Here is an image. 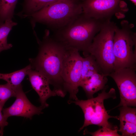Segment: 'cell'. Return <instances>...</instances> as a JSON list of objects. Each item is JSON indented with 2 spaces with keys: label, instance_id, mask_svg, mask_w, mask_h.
Masks as SVG:
<instances>
[{
  "label": "cell",
  "instance_id": "1",
  "mask_svg": "<svg viewBox=\"0 0 136 136\" xmlns=\"http://www.w3.org/2000/svg\"><path fill=\"white\" fill-rule=\"evenodd\" d=\"M39 45V51L35 58L29 60L32 69L41 73L54 87L57 95L64 97L66 95L61 74L63 62L66 49L49 35L46 30L40 41L34 33Z\"/></svg>",
  "mask_w": 136,
  "mask_h": 136
},
{
  "label": "cell",
  "instance_id": "2",
  "mask_svg": "<svg viewBox=\"0 0 136 136\" xmlns=\"http://www.w3.org/2000/svg\"><path fill=\"white\" fill-rule=\"evenodd\" d=\"M106 20L88 17L83 13L70 24L56 30L52 37L66 49L82 51L84 56L95 36Z\"/></svg>",
  "mask_w": 136,
  "mask_h": 136
},
{
  "label": "cell",
  "instance_id": "3",
  "mask_svg": "<svg viewBox=\"0 0 136 136\" xmlns=\"http://www.w3.org/2000/svg\"><path fill=\"white\" fill-rule=\"evenodd\" d=\"M82 13L80 0H57L27 18L33 29L38 23L56 30L70 24Z\"/></svg>",
  "mask_w": 136,
  "mask_h": 136
},
{
  "label": "cell",
  "instance_id": "4",
  "mask_svg": "<svg viewBox=\"0 0 136 136\" xmlns=\"http://www.w3.org/2000/svg\"><path fill=\"white\" fill-rule=\"evenodd\" d=\"M116 25L110 20L105 21L88 50L89 54L95 58L99 67L100 73L107 76L114 71L113 43Z\"/></svg>",
  "mask_w": 136,
  "mask_h": 136
},
{
  "label": "cell",
  "instance_id": "5",
  "mask_svg": "<svg viewBox=\"0 0 136 136\" xmlns=\"http://www.w3.org/2000/svg\"><path fill=\"white\" fill-rule=\"evenodd\" d=\"M133 25L125 20L120 27L116 25L114 37V71L126 68L136 69V33Z\"/></svg>",
  "mask_w": 136,
  "mask_h": 136
},
{
  "label": "cell",
  "instance_id": "6",
  "mask_svg": "<svg viewBox=\"0 0 136 136\" xmlns=\"http://www.w3.org/2000/svg\"><path fill=\"white\" fill-rule=\"evenodd\" d=\"M108 87L106 86L98 93L97 96L88 99L86 100L68 101V103H74L80 107L84 114V122L83 126L79 129V132L84 127L90 125H94L101 126L114 129L117 126L113 125L108 121L109 119L113 118L118 120V116L109 115L107 112L104 105V100L112 98H116L115 89L112 88L107 92L106 90Z\"/></svg>",
  "mask_w": 136,
  "mask_h": 136
},
{
  "label": "cell",
  "instance_id": "7",
  "mask_svg": "<svg viewBox=\"0 0 136 136\" xmlns=\"http://www.w3.org/2000/svg\"><path fill=\"white\" fill-rule=\"evenodd\" d=\"M82 63L83 57L78 50L66 49L63 62L61 76L64 91L69 94V101L78 99L77 95L81 79Z\"/></svg>",
  "mask_w": 136,
  "mask_h": 136
},
{
  "label": "cell",
  "instance_id": "8",
  "mask_svg": "<svg viewBox=\"0 0 136 136\" xmlns=\"http://www.w3.org/2000/svg\"><path fill=\"white\" fill-rule=\"evenodd\" d=\"M85 15L103 20H110L114 15L123 18L128 9L122 0H80Z\"/></svg>",
  "mask_w": 136,
  "mask_h": 136
},
{
  "label": "cell",
  "instance_id": "9",
  "mask_svg": "<svg viewBox=\"0 0 136 136\" xmlns=\"http://www.w3.org/2000/svg\"><path fill=\"white\" fill-rule=\"evenodd\" d=\"M136 69H122L115 71L109 75L116 83L120 96L119 104L113 109L122 106H136Z\"/></svg>",
  "mask_w": 136,
  "mask_h": 136
},
{
  "label": "cell",
  "instance_id": "10",
  "mask_svg": "<svg viewBox=\"0 0 136 136\" xmlns=\"http://www.w3.org/2000/svg\"><path fill=\"white\" fill-rule=\"evenodd\" d=\"M15 97V101L10 106L2 110L3 115L6 119L14 116L31 119L34 115L43 113L42 107H36L29 100L23 91L22 85L17 88Z\"/></svg>",
  "mask_w": 136,
  "mask_h": 136
},
{
  "label": "cell",
  "instance_id": "11",
  "mask_svg": "<svg viewBox=\"0 0 136 136\" xmlns=\"http://www.w3.org/2000/svg\"><path fill=\"white\" fill-rule=\"evenodd\" d=\"M27 75L32 87L39 96L41 106L43 109L48 107L47 100L51 96L57 95L55 91L51 89L48 80L41 73L31 68Z\"/></svg>",
  "mask_w": 136,
  "mask_h": 136
},
{
  "label": "cell",
  "instance_id": "12",
  "mask_svg": "<svg viewBox=\"0 0 136 136\" xmlns=\"http://www.w3.org/2000/svg\"><path fill=\"white\" fill-rule=\"evenodd\" d=\"M119 110L120 114L118 116L120 121V128L118 131L122 136L136 135V109L127 106H122Z\"/></svg>",
  "mask_w": 136,
  "mask_h": 136
},
{
  "label": "cell",
  "instance_id": "13",
  "mask_svg": "<svg viewBox=\"0 0 136 136\" xmlns=\"http://www.w3.org/2000/svg\"><path fill=\"white\" fill-rule=\"evenodd\" d=\"M107 77L99 73L95 74L89 78L81 81L79 86L82 88L88 99L92 98L95 93L104 88L108 81Z\"/></svg>",
  "mask_w": 136,
  "mask_h": 136
},
{
  "label": "cell",
  "instance_id": "14",
  "mask_svg": "<svg viewBox=\"0 0 136 136\" xmlns=\"http://www.w3.org/2000/svg\"><path fill=\"white\" fill-rule=\"evenodd\" d=\"M57 0H23L22 10L16 14L22 18H27L47 5Z\"/></svg>",
  "mask_w": 136,
  "mask_h": 136
},
{
  "label": "cell",
  "instance_id": "15",
  "mask_svg": "<svg viewBox=\"0 0 136 136\" xmlns=\"http://www.w3.org/2000/svg\"><path fill=\"white\" fill-rule=\"evenodd\" d=\"M31 69L30 64L21 69L10 73H0V80L6 81L12 87L17 89L21 85L22 82Z\"/></svg>",
  "mask_w": 136,
  "mask_h": 136
},
{
  "label": "cell",
  "instance_id": "16",
  "mask_svg": "<svg viewBox=\"0 0 136 136\" xmlns=\"http://www.w3.org/2000/svg\"><path fill=\"white\" fill-rule=\"evenodd\" d=\"M97 73L100 74V70L94 56L90 54L83 57L81 81L89 78Z\"/></svg>",
  "mask_w": 136,
  "mask_h": 136
},
{
  "label": "cell",
  "instance_id": "17",
  "mask_svg": "<svg viewBox=\"0 0 136 136\" xmlns=\"http://www.w3.org/2000/svg\"><path fill=\"white\" fill-rule=\"evenodd\" d=\"M17 24V23L13 21L12 19H9L0 26V53L12 47V44L8 43L7 38L13 27Z\"/></svg>",
  "mask_w": 136,
  "mask_h": 136
},
{
  "label": "cell",
  "instance_id": "18",
  "mask_svg": "<svg viewBox=\"0 0 136 136\" xmlns=\"http://www.w3.org/2000/svg\"><path fill=\"white\" fill-rule=\"evenodd\" d=\"M18 0H0V26L7 19L14 17Z\"/></svg>",
  "mask_w": 136,
  "mask_h": 136
},
{
  "label": "cell",
  "instance_id": "19",
  "mask_svg": "<svg viewBox=\"0 0 136 136\" xmlns=\"http://www.w3.org/2000/svg\"><path fill=\"white\" fill-rule=\"evenodd\" d=\"M17 89L13 88L7 83L0 84V105L3 109L5 103L9 99L15 97Z\"/></svg>",
  "mask_w": 136,
  "mask_h": 136
},
{
  "label": "cell",
  "instance_id": "20",
  "mask_svg": "<svg viewBox=\"0 0 136 136\" xmlns=\"http://www.w3.org/2000/svg\"><path fill=\"white\" fill-rule=\"evenodd\" d=\"M118 128L117 126L114 129L107 127H102L97 130L93 132H89L87 129L84 131L83 134H89L93 136H121L118 133Z\"/></svg>",
  "mask_w": 136,
  "mask_h": 136
},
{
  "label": "cell",
  "instance_id": "21",
  "mask_svg": "<svg viewBox=\"0 0 136 136\" xmlns=\"http://www.w3.org/2000/svg\"><path fill=\"white\" fill-rule=\"evenodd\" d=\"M3 109L0 105V136L3 135L4 128L8 124L7 119L4 117L2 112Z\"/></svg>",
  "mask_w": 136,
  "mask_h": 136
},
{
  "label": "cell",
  "instance_id": "22",
  "mask_svg": "<svg viewBox=\"0 0 136 136\" xmlns=\"http://www.w3.org/2000/svg\"><path fill=\"white\" fill-rule=\"evenodd\" d=\"M131 1L132 3L134 4L135 5H136V0H129Z\"/></svg>",
  "mask_w": 136,
  "mask_h": 136
}]
</instances>
